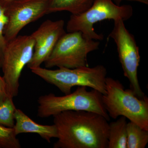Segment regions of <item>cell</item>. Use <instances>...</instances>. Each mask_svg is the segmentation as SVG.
Listing matches in <instances>:
<instances>
[{
	"label": "cell",
	"mask_w": 148,
	"mask_h": 148,
	"mask_svg": "<svg viewBox=\"0 0 148 148\" xmlns=\"http://www.w3.org/2000/svg\"><path fill=\"white\" fill-rule=\"evenodd\" d=\"M58 140L54 148H108L109 121L85 111H67L53 116Z\"/></svg>",
	"instance_id": "cell-1"
},
{
	"label": "cell",
	"mask_w": 148,
	"mask_h": 148,
	"mask_svg": "<svg viewBox=\"0 0 148 148\" xmlns=\"http://www.w3.org/2000/svg\"><path fill=\"white\" fill-rule=\"evenodd\" d=\"M102 101L110 117L116 119L123 116L148 130V98H140L131 89H125L118 80L106 79V92Z\"/></svg>",
	"instance_id": "cell-2"
},
{
	"label": "cell",
	"mask_w": 148,
	"mask_h": 148,
	"mask_svg": "<svg viewBox=\"0 0 148 148\" xmlns=\"http://www.w3.org/2000/svg\"><path fill=\"white\" fill-rule=\"evenodd\" d=\"M87 88L77 86L74 92L64 96L50 93L40 96L38 99V116L46 118L64 111H85L100 114L109 121L102 93L95 89L88 91Z\"/></svg>",
	"instance_id": "cell-3"
},
{
	"label": "cell",
	"mask_w": 148,
	"mask_h": 148,
	"mask_svg": "<svg viewBox=\"0 0 148 148\" xmlns=\"http://www.w3.org/2000/svg\"><path fill=\"white\" fill-rule=\"evenodd\" d=\"M30 70L32 73L54 85L65 94L71 92L72 88L76 86L91 88L102 94L106 92L107 70L103 65L73 69L58 68L56 70L39 67Z\"/></svg>",
	"instance_id": "cell-4"
},
{
	"label": "cell",
	"mask_w": 148,
	"mask_h": 148,
	"mask_svg": "<svg viewBox=\"0 0 148 148\" xmlns=\"http://www.w3.org/2000/svg\"><path fill=\"white\" fill-rule=\"evenodd\" d=\"M133 14L132 6L120 5L112 0H94L87 10L79 14H71L66 25L68 32H80L86 38L102 40L104 37L95 32L94 24L107 19H130Z\"/></svg>",
	"instance_id": "cell-5"
},
{
	"label": "cell",
	"mask_w": 148,
	"mask_h": 148,
	"mask_svg": "<svg viewBox=\"0 0 148 148\" xmlns=\"http://www.w3.org/2000/svg\"><path fill=\"white\" fill-rule=\"evenodd\" d=\"M100 42L88 39L80 32L65 33L44 62L45 68L73 69L88 66V53L99 48Z\"/></svg>",
	"instance_id": "cell-6"
},
{
	"label": "cell",
	"mask_w": 148,
	"mask_h": 148,
	"mask_svg": "<svg viewBox=\"0 0 148 148\" xmlns=\"http://www.w3.org/2000/svg\"><path fill=\"white\" fill-rule=\"evenodd\" d=\"M34 45L31 35L18 36L7 42L1 68L9 97L13 98L18 95L21 73L32 59Z\"/></svg>",
	"instance_id": "cell-7"
},
{
	"label": "cell",
	"mask_w": 148,
	"mask_h": 148,
	"mask_svg": "<svg viewBox=\"0 0 148 148\" xmlns=\"http://www.w3.org/2000/svg\"><path fill=\"white\" fill-rule=\"evenodd\" d=\"M124 22L122 19L114 21L113 28L109 38L112 39L116 45L123 75L129 80L130 89L136 96L143 98L145 95L140 87L138 75L140 61L139 48Z\"/></svg>",
	"instance_id": "cell-8"
},
{
	"label": "cell",
	"mask_w": 148,
	"mask_h": 148,
	"mask_svg": "<svg viewBox=\"0 0 148 148\" xmlns=\"http://www.w3.org/2000/svg\"><path fill=\"white\" fill-rule=\"evenodd\" d=\"M51 0H14L4 7L6 17L4 35L7 42L18 36L27 25L48 14Z\"/></svg>",
	"instance_id": "cell-9"
},
{
	"label": "cell",
	"mask_w": 148,
	"mask_h": 148,
	"mask_svg": "<svg viewBox=\"0 0 148 148\" xmlns=\"http://www.w3.org/2000/svg\"><path fill=\"white\" fill-rule=\"evenodd\" d=\"M63 19L44 21L31 35L34 40V53L27 66L31 69L40 67L50 55L58 40L66 33Z\"/></svg>",
	"instance_id": "cell-10"
},
{
	"label": "cell",
	"mask_w": 148,
	"mask_h": 148,
	"mask_svg": "<svg viewBox=\"0 0 148 148\" xmlns=\"http://www.w3.org/2000/svg\"><path fill=\"white\" fill-rule=\"evenodd\" d=\"M15 123L13 127L16 135L22 133L38 134L48 143L52 138H57V132L54 124L41 125L31 119L20 109H16L14 113Z\"/></svg>",
	"instance_id": "cell-11"
},
{
	"label": "cell",
	"mask_w": 148,
	"mask_h": 148,
	"mask_svg": "<svg viewBox=\"0 0 148 148\" xmlns=\"http://www.w3.org/2000/svg\"><path fill=\"white\" fill-rule=\"evenodd\" d=\"M120 117L109 123L108 148H127V119Z\"/></svg>",
	"instance_id": "cell-12"
},
{
	"label": "cell",
	"mask_w": 148,
	"mask_h": 148,
	"mask_svg": "<svg viewBox=\"0 0 148 148\" xmlns=\"http://www.w3.org/2000/svg\"><path fill=\"white\" fill-rule=\"evenodd\" d=\"M94 0H51L49 14L67 11L71 14L84 12L92 5Z\"/></svg>",
	"instance_id": "cell-13"
},
{
	"label": "cell",
	"mask_w": 148,
	"mask_h": 148,
	"mask_svg": "<svg viewBox=\"0 0 148 148\" xmlns=\"http://www.w3.org/2000/svg\"><path fill=\"white\" fill-rule=\"evenodd\" d=\"M127 148H145L148 143V130L131 121L127 123Z\"/></svg>",
	"instance_id": "cell-14"
},
{
	"label": "cell",
	"mask_w": 148,
	"mask_h": 148,
	"mask_svg": "<svg viewBox=\"0 0 148 148\" xmlns=\"http://www.w3.org/2000/svg\"><path fill=\"white\" fill-rule=\"evenodd\" d=\"M16 109L11 97L8 96L0 103V125L13 127L15 123L14 115Z\"/></svg>",
	"instance_id": "cell-15"
},
{
	"label": "cell",
	"mask_w": 148,
	"mask_h": 148,
	"mask_svg": "<svg viewBox=\"0 0 148 148\" xmlns=\"http://www.w3.org/2000/svg\"><path fill=\"white\" fill-rule=\"evenodd\" d=\"M13 127L0 125V148H20L21 144Z\"/></svg>",
	"instance_id": "cell-16"
},
{
	"label": "cell",
	"mask_w": 148,
	"mask_h": 148,
	"mask_svg": "<svg viewBox=\"0 0 148 148\" xmlns=\"http://www.w3.org/2000/svg\"><path fill=\"white\" fill-rule=\"evenodd\" d=\"M6 21L4 8L0 4V68H1L3 55L7 44L4 35V29Z\"/></svg>",
	"instance_id": "cell-17"
},
{
	"label": "cell",
	"mask_w": 148,
	"mask_h": 148,
	"mask_svg": "<svg viewBox=\"0 0 148 148\" xmlns=\"http://www.w3.org/2000/svg\"><path fill=\"white\" fill-rule=\"evenodd\" d=\"M6 84L3 77L0 75V103L8 97Z\"/></svg>",
	"instance_id": "cell-18"
},
{
	"label": "cell",
	"mask_w": 148,
	"mask_h": 148,
	"mask_svg": "<svg viewBox=\"0 0 148 148\" xmlns=\"http://www.w3.org/2000/svg\"><path fill=\"white\" fill-rule=\"evenodd\" d=\"M123 1H135L137 2L141 3L144 4L148 5V0H114L116 4L119 5L120 3Z\"/></svg>",
	"instance_id": "cell-19"
},
{
	"label": "cell",
	"mask_w": 148,
	"mask_h": 148,
	"mask_svg": "<svg viewBox=\"0 0 148 148\" xmlns=\"http://www.w3.org/2000/svg\"><path fill=\"white\" fill-rule=\"evenodd\" d=\"M13 1L14 0H0V4L4 7Z\"/></svg>",
	"instance_id": "cell-20"
}]
</instances>
